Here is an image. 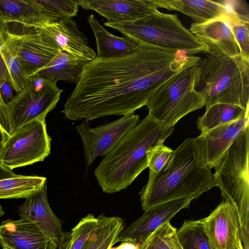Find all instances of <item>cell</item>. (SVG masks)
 Returning <instances> with one entry per match:
<instances>
[{"label": "cell", "mask_w": 249, "mask_h": 249, "mask_svg": "<svg viewBox=\"0 0 249 249\" xmlns=\"http://www.w3.org/2000/svg\"><path fill=\"white\" fill-rule=\"evenodd\" d=\"M173 151L163 143L159 144L150 149L147 152L149 175H155L160 172L168 161Z\"/></svg>", "instance_id": "obj_31"}, {"label": "cell", "mask_w": 249, "mask_h": 249, "mask_svg": "<svg viewBox=\"0 0 249 249\" xmlns=\"http://www.w3.org/2000/svg\"><path fill=\"white\" fill-rule=\"evenodd\" d=\"M202 219L216 249H234L240 238V232L237 214L231 203L222 201L208 216Z\"/></svg>", "instance_id": "obj_16"}, {"label": "cell", "mask_w": 249, "mask_h": 249, "mask_svg": "<svg viewBox=\"0 0 249 249\" xmlns=\"http://www.w3.org/2000/svg\"><path fill=\"white\" fill-rule=\"evenodd\" d=\"M249 111V108L244 109L236 105L214 104L206 109L205 113L198 118L197 127L201 133H205L217 126L239 119Z\"/></svg>", "instance_id": "obj_26"}, {"label": "cell", "mask_w": 249, "mask_h": 249, "mask_svg": "<svg viewBox=\"0 0 249 249\" xmlns=\"http://www.w3.org/2000/svg\"><path fill=\"white\" fill-rule=\"evenodd\" d=\"M234 24H237L219 18L203 24L193 23L189 30L206 46L207 55L231 57L240 54L231 30Z\"/></svg>", "instance_id": "obj_15"}, {"label": "cell", "mask_w": 249, "mask_h": 249, "mask_svg": "<svg viewBox=\"0 0 249 249\" xmlns=\"http://www.w3.org/2000/svg\"><path fill=\"white\" fill-rule=\"evenodd\" d=\"M196 198L186 196L158 204L144 211L143 215L123 229L116 242H130L140 246L160 227L168 222L180 210L188 208Z\"/></svg>", "instance_id": "obj_12"}, {"label": "cell", "mask_w": 249, "mask_h": 249, "mask_svg": "<svg viewBox=\"0 0 249 249\" xmlns=\"http://www.w3.org/2000/svg\"><path fill=\"white\" fill-rule=\"evenodd\" d=\"M216 186L213 174L207 165L201 134L187 138L174 150L164 167L149 175L147 184L139 193L145 211L170 200L186 196L196 199Z\"/></svg>", "instance_id": "obj_2"}, {"label": "cell", "mask_w": 249, "mask_h": 249, "mask_svg": "<svg viewBox=\"0 0 249 249\" xmlns=\"http://www.w3.org/2000/svg\"><path fill=\"white\" fill-rule=\"evenodd\" d=\"M79 6L91 10L107 22L131 21L159 12L153 0H78Z\"/></svg>", "instance_id": "obj_17"}, {"label": "cell", "mask_w": 249, "mask_h": 249, "mask_svg": "<svg viewBox=\"0 0 249 249\" xmlns=\"http://www.w3.org/2000/svg\"><path fill=\"white\" fill-rule=\"evenodd\" d=\"M51 138L45 119L33 121L19 128L3 143L0 165L14 168L42 161L51 152Z\"/></svg>", "instance_id": "obj_9"}, {"label": "cell", "mask_w": 249, "mask_h": 249, "mask_svg": "<svg viewBox=\"0 0 249 249\" xmlns=\"http://www.w3.org/2000/svg\"><path fill=\"white\" fill-rule=\"evenodd\" d=\"M4 213L3 209L0 204V217H1Z\"/></svg>", "instance_id": "obj_42"}, {"label": "cell", "mask_w": 249, "mask_h": 249, "mask_svg": "<svg viewBox=\"0 0 249 249\" xmlns=\"http://www.w3.org/2000/svg\"><path fill=\"white\" fill-rule=\"evenodd\" d=\"M5 23L22 69L27 78L44 69L61 50L37 26Z\"/></svg>", "instance_id": "obj_10"}, {"label": "cell", "mask_w": 249, "mask_h": 249, "mask_svg": "<svg viewBox=\"0 0 249 249\" xmlns=\"http://www.w3.org/2000/svg\"><path fill=\"white\" fill-rule=\"evenodd\" d=\"M197 65L183 69L164 81L149 98L148 115L159 124L174 127L184 116L204 106L202 95L195 89Z\"/></svg>", "instance_id": "obj_7"}, {"label": "cell", "mask_w": 249, "mask_h": 249, "mask_svg": "<svg viewBox=\"0 0 249 249\" xmlns=\"http://www.w3.org/2000/svg\"><path fill=\"white\" fill-rule=\"evenodd\" d=\"M158 8L181 12L190 17L194 23L203 24L224 18L236 24L249 23L248 15L240 13L228 1L208 0H153Z\"/></svg>", "instance_id": "obj_13"}, {"label": "cell", "mask_w": 249, "mask_h": 249, "mask_svg": "<svg viewBox=\"0 0 249 249\" xmlns=\"http://www.w3.org/2000/svg\"><path fill=\"white\" fill-rule=\"evenodd\" d=\"M6 80H10V76L7 66L0 53V88Z\"/></svg>", "instance_id": "obj_35"}, {"label": "cell", "mask_w": 249, "mask_h": 249, "mask_svg": "<svg viewBox=\"0 0 249 249\" xmlns=\"http://www.w3.org/2000/svg\"><path fill=\"white\" fill-rule=\"evenodd\" d=\"M176 236L182 249H216L209 238L202 219L185 221Z\"/></svg>", "instance_id": "obj_27"}, {"label": "cell", "mask_w": 249, "mask_h": 249, "mask_svg": "<svg viewBox=\"0 0 249 249\" xmlns=\"http://www.w3.org/2000/svg\"><path fill=\"white\" fill-rule=\"evenodd\" d=\"M249 127L227 150L213 174L222 196L235 209L244 249H249Z\"/></svg>", "instance_id": "obj_5"}, {"label": "cell", "mask_w": 249, "mask_h": 249, "mask_svg": "<svg viewBox=\"0 0 249 249\" xmlns=\"http://www.w3.org/2000/svg\"><path fill=\"white\" fill-rule=\"evenodd\" d=\"M0 245L12 249H58L44 236L37 223L28 217L2 221Z\"/></svg>", "instance_id": "obj_18"}, {"label": "cell", "mask_w": 249, "mask_h": 249, "mask_svg": "<svg viewBox=\"0 0 249 249\" xmlns=\"http://www.w3.org/2000/svg\"><path fill=\"white\" fill-rule=\"evenodd\" d=\"M234 249H244L240 238L238 240Z\"/></svg>", "instance_id": "obj_40"}, {"label": "cell", "mask_w": 249, "mask_h": 249, "mask_svg": "<svg viewBox=\"0 0 249 249\" xmlns=\"http://www.w3.org/2000/svg\"><path fill=\"white\" fill-rule=\"evenodd\" d=\"M231 30L240 54L244 58L249 60V23L234 24Z\"/></svg>", "instance_id": "obj_33"}, {"label": "cell", "mask_w": 249, "mask_h": 249, "mask_svg": "<svg viewBox=\"0 0 249 249\" xmlns=\"http://www.w3.org/2000/svg\"><path fill=\"white\" fill-rule=\"evenodd\" d=\"M7 36L6 24L0 21V51L6 40Z\"/></svg>", "instance_id": "obj_37"}, {"label": "cell", "mask_w": 249, "mask_h": 249, "mask_svg": "<svg viewBox=\"0 0 249 249\" xmlns=\"http://www.w3.org/2000/svg\"><path fill=\"white\" fill-rule=\"evenodd\" d=\"M55 18L76 17L79 10L78 0H38Z\"/></svg>", "instance_id": "obj_30"}, {"label": "cell", "mask_w": 249, "mask_h": 249, "mask_svg": "<svg viewBox=\"0 0 249 249\" xmlns=\"http://www.w3.org/2000/svg\"><path fill=\"white\" fill-rule=\"evenodd\" d=\"M38 0H0V21L42 26L58 21Z\"/></svg>", "instance_id": "obj_21"}, {"label": "cell", "mask_w": 249, "mask_h": 249, "mask_svg": "<svg viewBox=\"0 0 249 249\" xmlns=\"http://www.w3.org/2000/svg\"><path fill=\"white\" fill-rule=\"evenodd\" d=\"M139 121V116L132 114L95 127H90L84 122L77 125L76 128L82 140L87 165H90L98 156L109 153Z\"/></svg>", "instance_id": "obj_11"}, {"label": "cell", "mask_w": 249, "mask_h": 249, "mask_svg": "<svg viewBox=\"0 0 249 249\" xmlns=\"http://www.w3.org/2000/svg\"><path fill=\"white\" fill-rule=\"evenodd\" d=\"M39 27L52 38L63 51L86 62L94 59L96 54L88 43L87 36L79 29L76 22L71 18Z\"/></svg>", "instance_id": "obj_19"}, {"label": "cell", "mask_w": 249, "mask_h": 249, "mask_svg": "<svg viewBox=\"0 0 249 249\" xmlns=\"http://www.w3.org/2000/svg\"><path fill=\"white\" fill-rule=\"evenodd\" d=\"M249 125L247 112L236 121L201 133L203 138L206 161L211 169L217 166L227 150Z\"/></svg>", "instance_id": "obj_20"}, {"label": "cell", "mask_w": 249, "mask_h": 249, "mask_svg": "<svg viewBox=\"0 0 249 249\" xmlns=\"http://www.w3.org/2000/svg\"><path fill=\"white\" fill-rule=\"evenodd\" d=\"M176 230L175 228L171 234L169 241V245L171 249H182L177 238Z\"/></svg>", "instance_id": "obj_36"}, {"label": "cell", "mask_w": 249, "mask_h": 249, "mask_svg": "<svg viewBox=\"0 0 249 249\" xmlns=\"http://www.w3.org/2000/svg\"><path fill=\"white\" fill-rule=\"evenodd\" d=\"M174 130L147 115L105 156L95 169L94 175L103 191L114 193L130 185L148 167V151L164 143Z\"/></svg>", "instance_id": "obj_3"}, {"label": "cell", "mask_w": 249, "mask_h": 249, "mask_svg": "<svg viewBox=\"0 0 249 249\" xmlns=\"http://www.w3.org/2000/svg\"><path fill=\"white\" fill-rule=\"evenodd\" d=\"M18 212L20 217H28L35 221L44 236L58 249L67 238L69 232L63 231L60 220L49 204L46 184L26 197Z\"/></svg>", "instance_id": "obj_14"}, {"label": "cell", "mask_w": 249, "mask_h": 249, "mask_svg": "<svg viewBox=\"0 0 249 249\" xmlns=\"http://www.w3.org/2000/svg\"><path fill=\"white\" fill-rule=\"evenodd\" d=\"M14 90L12 84L10 80L5 81L0 88V95L3 101L7 103L14 97Z\"/></svg>", "instance_id": "obj_34"}, {"label": "cell", "mask_w": 249, "mask_h": 249, "mask_svg": "<svg viewBox=\"0 0 249 249\" xmlns=\"http://www.w3.org/2000/svg\"><path fill=\"white\" fill-rule=\"evenodd\" d=\"M116 249H142L141 246L130 242H123Z\"/></svg>", "instance_id": "obj_38"}, {"label": "cell", "mask_w": 249, "mask_h": 249, "mask_svg": "<svg viewBox=\"0 0 249 249\" xmlns=\"http://www.w3.org/2000/svg\"><path fill=\"white\" fill-rule=\"evenodd\" d=\"M195 89L203 97L206 109L216 104L249 108V60L207 56L198 62Z\"/></svg>", "instance_id": "obj_4"}, {"label": "cell", "mask_w": 249, "mask_h": 249, "mask_svg": "<svg viewBox=\"0 0 249 249\" xmlns=\"http://www.w3.org/2000/svg\"><path fill=\"white\" fill-rule=\"evenodd\" d=\"M97 217L89 213L69 232L66 249H81L96 227Z\"/></svg>", "instance_id": "obj_29"}, {"label": "cell", "mask_w": 249, "mask_h": 249, "mask_svg": "<svg viewBox=\"0 0 249 249\" xmlns=\"http://www.w3.org/2000/svg\"><path fill=\"white\" fill-rule=\"evenodd\" d=\"M88 22L94 34L97 46L96 57L113 59L124 57L135 52L141 44L125 36H117L108 32L93 14Z\"/></svg>", "instance_id": "obj_22"}, {"label": "cell", "mask_w": 249, "mask_h": 249, "mask_svg": "<svg viewBox=\"0 0 249 249\" xmlns=\"http://www.w3.org/2000/svg\"><path fill=\"white\" fill-rule=\"evenodd\" d=\"M7 139V137L3 133L0 128V141L1 142L2 144L5 142L6 140Z\"/></svg>", "instance_id": "obj_41"}, {"label": "cell", "mask_w": 249, "mask_h": 249, "mask_svg": "<svg viewBox=\"0 0 249 249\" xmlns=\"http://www.w3.org/2000/svg\"><path fill=\"white\" fill-rule=\"evenodd\" d=\"M67 243V239H66L64 243L58 249H66ZM1 246L2 247V249H12L4 245H1Z\"/></svg>", "instance_id": "obj_39"}, {"label": "cell", "mask_w": 249, "mask_h": 249, "mask_svg": "<svg viewBox=\"0 0 249 249\" xmlns=\"http://www.w3.org/2000/svg\"><path fill=\"white\" fill-rule=\"evenodd\" d=\"M198 56L141 44L128 55L96 56L86 62L62 112L70 120L86 121L109 115H128L146 106L151 95L178 71L196 66Z\"/></svg>", "instance_id": "obj_1"}, {"label": "cell", "mask_w": 249, "mask_h": 249, "mask_svg": "<svg viewBox=\"0 0 249 249\" xmlns=\"http://www.w3.org/2000/svg\"><path fill=\"white\" fill-rule=\"evenodd\" d=\"M46 178L37 176L16 175L0 179V199L26 198L40 190Z\"/></svg>", "instance_id": "obj_25"}, {"label": "cell", "mask_w": 249, "mask_h": 249, "mask_svg": "<svg viewBox=\"0 0 249 249\" xmlns=\"http://www.w3.org/2000/svg\"><path fill=\"white\" fill-rule=\"evenodd\" d=\"M175 228L168 222L160 227L141 247L142 249H171L169 238Z\"/></svg>", "instance_id": "obj_32"}, {"label": "cell", "mask_w": 249, "mask_h": 249, "mask_svg": "<svg viewBox=\"0 0 249 249\" xmlns=\"http://www.w3.org/2000/svg\"><path fill=\"white\" fill-rule=\"evenodd\" d=\"M86 62L61 50L47 66L34 75L56 82L61 80L76 83Z\"/></svg>", "instance_id": "obj_23"}, {"label": "cell", "mask_w": 249, "mask_h": 249, "mask_svg": "<svg viewBox=\"0 0 249 249\" xmlns=\"http://www.w3.org/2000/svg\"><path fill=\"white\" fill-rule=\"evenodd\" d=\"M110 249H116V248H111Z\"/></svg>", "instance_id": "obj_44"}, {"label": "cell", "mask_w": 249, "mask_h": 249, "mask_svg": "<svg viewBox=\"0 0 249 249\" xmlns=\"http://www.w3.org/2000/svg\"><path fill=\"white\" fill-rule=\"evenodd\" d=\"M140 44L185 52L207 53L206 46L182 23L176 14L158 13L131 21L104 23Z\"/></svg>", "instance_id": "obj_6"}, {"label": "cell", "mask_w": 249, "mask_h": 249, "mask_svg": "<svg viewBox=\"0 0 249 249\" xmlns=\"http://www.w3.org/2000/svg\"><path fill=\"white\" fill-rule=\"evenodd\" d=\"M7 38L0 51V53L7 66L14 89L18 93L24 87L27 78L17 57L7 30Z\"/></svg>", "instance_id": "obj_28"}, {"label": "cell", "mask_w": 249, "mask_h": 249, "mask_svg": "<svg viewBox=\"0 0 249 249\" xmlns=\"http://www.w3.org/2000/svg\"><path fill=\"white\" fill-rule=\"evenodd\" d=\"M97 218L95 228L81 249H110L124 229L123 220L119 217H108L102 214Z\"/></svg>", "instance_id": "obj_24"}, {"label": "cell", "mask_w": 249, "mask_h": 249, "mask_svg": "<svg viewBox=\"0 0 249 249\" xmlns=\"http://www.w3.org/2000/svg\"><path fill=\"white\" fill-rule=\"evenodd\" d=\"M2 145H3V144L0 141V155H1V153L2 152Z\"/></svg>", "instance_id": "obj_43"}, {"label": "cell", "mask_w": 249, "mask_h": 249, "mask_svg": "<svg viewBox=\"0 0 249 249\" xmlns=\"http://www.w3.org/2000/svg\"><path fill=\"white\" fill-rule=\"evenodd\" d=\"M63 91L56 82L33 75L9 102L4 103L0 95V128L7 138L26 124L45 119Z\"/></svg>", "instance_id": "obj_8"}]
</instances>
